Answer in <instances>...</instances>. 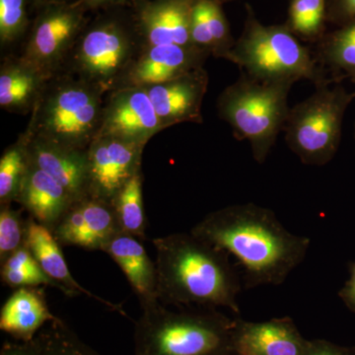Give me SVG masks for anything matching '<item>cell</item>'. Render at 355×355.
<instances>
[{
	"instance_id": "obj_1",
	"label": "cell",
	"mask_w": 355,
	"mask_h": 355,
	"mask_svg": "<svg viewBox=\"0 0 355 355\" xmlns=\"http://www.w3.org/2000/svg\"><path fill=\"white\" fill-rule=\"evenodd\" d=\"M191 232L235 257L246 289L284 284L304 261L311 243L289 232L272 210L254 203L210 212Z\"/></svg>"
},
{
	"instance_id": "obj_2",
	"label": "cell",
	"mask_w": 355,
	"mask_h": 355,
	"mask_svg": "<svg viewBox=\"0 0 355 355\" xmlns=\"http://www.w3.org/2000/svg\"><path fill=\"white\" fill-rule=\"evenodd\" d=\"M153 245L159 302L240 312L238 296L244 286L227 253L191 232L156 238Z\"/></svg>"
},
{
	"instance_id": "obj_3",
	"label": "cell",
	"mask_w": 355,
	"mask_h": 355,
	"mask_svg": "<svg viewBox=\"0 0 355 355\" xmlns=\"http://www.w3.org/2000/svg\"><path fill=\"white\" fill-rule=\"evenodd\" d=\"M135 355H229L234 324L214 308L173 311L159 301L142 305Z\"/></svg>"
},
{
	"instance_id": "obj_4",
	"label": "cell",
	"mask_w": 355,
	"mask_h": 355,
	"mask_svg": "<svg viewBox=\"0 0 355 355\" xmlns=\"http://www.w3.org/2000/svg\"><path fill=\"white\" fill-rule=\"evenodd\" d=\"M225 60L257 80L294 84L305 79L316 87L334 81L326 76V70L317 58L286 23L263 25L249 3L241 36L236 40Z\"/></svg>"
},
{
	"instance_id": "obj_5",
	"label": "cell",
	"mask_w": 355,
	"mask_h": 355,
	"mask_svg": "<svg viewBox=\"0 0 355 355\" xmlns=\"http://www.w3.org/2000/svg\"><path fill=\"white\" fill-rule=\"evenodd\" d=\"M292 85L257 80L241 73L217 100L219 116L232 128L236 139L249 142L259 164L265 163L286 125Z\"/></svg>"
},
{
	"instance_id": "obj_6",
	"label": "cell",
	"mask_w": 355,
	"mask_h": 355,
	"mask_svg": "<svg viewBox=\"0 0 355 355\" xmlns=\"http://www.w3.org/2000/svg\"><path fill=\"white\" fill-rule=\"evenodd\" d=\"M101 89L65 77L46 83L33 110L27 133L86 150L99 132L105 105Z\"/></svg>"
},
{
	"instance_id": "obj_7",
	"label": "cell",
	"mask_w": 355,
	"mask_h": 355,
	"mask_svg": "<svg viewBox=\"0 0 355 355\" xmlns=\"http://www.w3.org/2000/svg\"><path fill=\"white\" fill-rule=\"evenodd\" d=\"M354 99L355 92L329 81L291 108L284 128L286 141L303 164L324 166L333 160L342 139L345 112Z\"/></svg>"
},
{
	"instance_id": "obj_8",
	"label": "cell",
	"mask_w": 355,
	"mask_h": 355,
	"mask_svg": "<svg viewBox=\"0 0 355 355\" xmlns=\"http://www.w3.org/2000/svg\"><path fill=\"white\" fill-rule=\"evenodd\" d=\"M133 31L114 17L85 27L71 51L77 77L105 93L120 87L135 60Z\"/></svg>"
},
{
	"instance_id": "obj_9",
	"label": "cell",
	"mask_w": 355,
	"mask_h": 355,
	"mask_svg": "<svg viewBox=\"0 0 355 355\" xmlns=\"http://www.w3.org/2000/svg\"><path fill=\"white\" fill-rule=\"evenodd\" d=\"M87 8L79 0L41 6L21 60L46 78L55 76L86 27Z\"/></svg>"
},
{
	"instance_id": "obj_10",
	"label": "cell",
	"mask_w": 355,
	"mask_h": 355,
	"mask_svg": "<svg viewBox=\"0 0 355 355\" xmlns=\"http://www.w3.org/2000/svg\"><path fill=\"white\" fill-rule=\"evenodd\" d=\"M146 146L119 137H95L87 148L89 196L112 202L121 189L141 172Z\"/></svg>"
},
{
	"instance_id": "obj_11",
	"label": "cell",
	"mask_w": 355,
	"mask_h": 355,
	"mask_svg": "<svg viewBox=\"0 0 355 355\" xmlns=\"http://www.w3.org/2000/svg\"><path fill=\"white\" fill-rule=\"evenodd\" d=\"M163 130L146 88L125 86L112 91L96 137H114L146 144Z\"/></svg>"
},
{
	"instance_id": "obj_12",
	"label": "cell",
	"mask_w": 355,
	"mask_h": 355,
	"mask_svg": "<svg viewBox=\"0 0 355 355\" xmlns=\"http://www.w3.org/2000/svg\"><path fill=\"white\" fill-rule=\"evenodd\" d=\"M121 232L113 205L90 196L74 202L53 230L60 246L90 251H103Z\"/></svg>"
},
{
	"instance_id": "obj_13",
	"label": "cell",
	"mask_w": 355,
	"mask_h": 355,
	"mask_svg": "<svg viewBox=\"0 0 355 355\" xmlns=\"http://www.w3.org/2000/svg\"><path fill=\"white\" fill-rule=\"evenodd\" d=\"M207 86L209 76L202 67L172 80L142 87L165 130L178 123H202V106Z\"/></svg>"
},
{
	"instance_id": "obj_14",
	"label": "cell",
	"mask_w": 355,
	"mask_h": 355,
	"mask_svg": "<svg viewBox=\"0 0 355 355\" xmlns=\"http://www.w3.org/2000/svg\"><path fill=\"white\" fill-rule=\"evenodd\" d=\"M196 0H144L137 2L135 28L144 46H193L191 18Z\"/></svg>"
},
{
	"instance_id": "obj_15",
	"label": "cell",
	"mask_w": 355,
	"mask_h": 355,
	"mask_svg": "<svg viewBox=\"0 0 355 355\" xmlns=\"http://www.w3.org/2000/svg\"><path fill=\"white\" fill-rule=\"evenodd\" d=\"M209 55V51L193 44L144 46L128 69L121 87L148 86L172 80L202 69Z\"/></svg>"
},
{
	"instance_id": "obj_16",
	"label": "cell",
	"mask_w": 355,
	"mask_h": 355,
	"mask_svg": "<svg viewBox=\"0 0 355 355\" xmlns=\"http://www.w3.org/2000/svg\"><path fill=\"white\" fill-rule=\"evenodd\" d=\"M32 163L48 173L76 202L88 197L87 149L69 148L26 132Z\"/></svg>"
},
{
	"instance_id": "obj_17",
	"label": "cell",
	"mask_w": 355,
	"mask_h": 355,
	"mask_svg": "<svg viewBox=\"0 0 355 355\" xmlns=\"http://www.w3.org/2000/svg\"><path fill=\"white\" fill-rule=\"evenodd\" d=\"M306 345L288 318L239 322L233 328V350L238 355H303Z\"/></svg>"
},
{
	"instance_id": "obj_18",
	"label": "cell",
	"mask_w": 355,
	"mask_h": 355,
	"mask_svg": "<svg viewBox=\"0 0 355 355\" xmlns=\"http://www.w3.org/2000/svg\"><path fill=\"white\" fill-rule=\"evenodd\" d=\"M16 202L35 221L53 232L76 200L62 184L31 161Z\"/></svg>"
},
{
	"instance_id": "obj_19",
	"label": "cell",
	"mask_w": 355,
	"mask_h": 355,
	"mask_svg": "<svg viewBox=\"0 0 355 355\" xmlns=\"http://www.w3.org/2000/svg\"><path fill=\"white\" fill-rule=\"evenodd\" d=\"M25 244L36 261H38L39 265L43 268L44 272L51 279L69 289L76 296L84 294V295L93 298L101 304L106 306L109 309L116 311L123 316H128L127 313L123 311V306L105 300L100 296L96 295L81 286L74 279L73 275L70 272L62 249H60L62 246L55 239L53 233L50 229L44 227L30 216L27 219Z\"/></svg>"
},
{
	"instance_id": "obj_20",
	"label": "cell",
	"mask_w": 355,
	"mask_h": 355,
	"mask_svg": "<svg viewBox=\"0 0 355 355\" xmlns=\"http://www.w3.org/2000/svg\"><path fill=\"white\" fill-rule=\"evenodd\" d=\"M125 273L140 305L158 300L157 268L139 238L119 233L103 249ZM159 301V300H158Z\"/></svg>"
},
{
	"instance_id": "obj_21",
	"label": "cell",
	"mask_w": 355,
	"mask_h": 355,
	"mask_svg": "<svg viewBox=\"0 0 355 355\" xmlns=\"http://www.w3.org/2000/svg\"><path fill=\"white\" fill-rule=\"evenodd\" d=\"M58 317L51 312L43 289H15L0 311V329L22 343L31 342L46 323Z\"/></svg>"
},
{
	"instance_id": "obj_22",
	"label": "cell",
	"mask_w": 355,
	"mask_h": 355,
	"mask_svg": "<svg viewBox=\"0 0 355 355\" xmlns=\"http://www.w3.org/2000/svg\"><path fill=\"white\" fill-rule=\"evenodd\" d=\"M49 80L21 58L4 62L0 69V106L10 113L33 111Z\"/></svg>"
},
{
	"instance_id": "obj_23",
	"label": "cell",
	"mask_w": 355,
	"mask_h": 355,
	"mask_svg": "<svg viewBox=\"0 0 355 355\" xmlns=\"http://www.w3.org/2000/svg\"><path fill=\"white\" fill-rule=\"evenodd\" d=\"M318 44L317 60L331 79L340 83L355 74V19L327 32Z\"/></svg>"
},
{
	"instance_id": "obj_24",
	"label": "cell",
	"mask_w": 355,
	"mask_h": 355,
	"mask_svg": "<svg viewBox=\"0 0 355 355\" xmlns=\"http://www.w3.org/2000/svg\"><path fill=\"white\" fill-rule=\"evenodd\" d=\"M0 275L2 282L11 288L44 286L58 289L67 297L76 296L69 289L51 279L44 272L26 244L14 252L4 263H1Z\"/></svg>"
},
{
	"instance_id": "obj_25",
	"label": "cell",
	"mask_w": 355,
	"mask_h": 355,
	"mask_svg": "<svg viewBox=\"0 0 355 355\" xmlns=\"http://www.w3.org/2000/svg\"><path fill=\"white\" fill-rule=\"evenodd\" d=\"M30 165L28 140L23 135L6 149L0 158V205H11L17 200Z\"/></svg>"
},
{
	"instance_id": "obj_26",
	"label": "cell",
	"mask_w": 355,
	"mask_h": 355,
	"mask_svg": "<svg viewBox=\"0 0 355 355\" xmlns=\"http://www.w3.org/2000/svg\"><path fill=\"white\" fill-rule=\"evenodd\" d=\"M286 25L300 41L319 43L327 34V0H291Z\"/></svg>"
},
{
	"instance_id": "obj_27",
	"label": "cell",
	"mask_w": 355,
	"mask_h": 355,
	"mask_svg": "<svg viewBox=\"0 0 355 355\" xmlns=\"http://www.w3.org/2000/svg\"><path fill=\"white\" fill-rule=\"evenodd\" d=\"M123 232L139 240L146 237V217L142 198L141 172L135 175L112 200Z\"/></svg>"
},
{
	"instance_id": "obj_28",
	"label": "cell",
	"mask_w": 355,
	"mask_h": 355,
	"mask_svg": "<svg viewBox=\"0 0 355 355\" xmlns=\"http://www.w3.org/2000/svg\"><path fill=\"white\" fill-rule=\"evenodd\" d=\"M41 355H99L58 318L36 336Z\"/></svg>"
},
{
	"instance_id": "obj_29",
	"label": "cell",
	"mask_w": 355,
	"mask_h": 355,
	"mask_svg": "<svg viewBox=\"0 0 355 355\" xmlns=\"http://www.w3.org/2000/svg\"><path fill=\"white\" fill-rule=\"evenodd\" d=\"M32 0H0V42L1 46L23 38L29 26L28 6Z\"/></svg>"
},
{
	"instance_id": "obj_30",
	"label": "cell",
	"mask_w": 355,
	"mask_h": 355,
	"mask_svg": "<svg viewBox=\"0 0 355 355\" xmlns=\"http://www.w3.org/2000/svg\"><path fill=\"white\" fill-rule=\"evenodd\" d=\"M27 220L10 205H0V263L25 245Z\"/></svg>"
},
{
	"instance_id": "obj_31",
	"label": "cell",
	"mask_w": 355,
	"mask_h": 355,
	"mask_svg": "<svg viewBox=\"0 0 355 355\" xmlns=\"http://www.w3.org/2000/svg\"><path fill=\"white\" fill-rule=\"evenodd\" d=\"M210 34L214 42L216 58H225L234 46L236 40L231 35L230 26L221 4L202 0Z\"/></svg>"
},
{
	"instance_id": "obj_32",
	"label": "cell",
	"mask_w": 355,
	"mask_h": 355,
	"mask_svg": "<svg viewBox=\"0 0 355 355\" xmlns=\"http://www.w3.org/2000/svg\"><path fill=\"white\" fill-rule=\"evenodd\" d=\"M191 40L193 46L214 53V42L210 34L202 0H196L191 18Z\"/></svg>"
},
{
	"instance_id": "obj_33",
	"label": "cell",
	"mask_w": 355,
	"mask_h": 355,
	"mask_svg": "<svg viewBox=\"0 0 355 355\" xmlns=\"http://www.w3.org/2000/svg\"><path fill=\"white\" fill-rule=\"evenodd\" d=\"M355 19V0H327L328 24L340 27Z\"/></svg>"
},
{
	"instance_id": "obj_34",
	"label": "cell",
	"mask_w": 355,
	"mask_h": 355,
	"mask_svg": "<svg viewBox=\"0 0 355 355\" xmlns=\"http://www.w3.org/2000/svg\"><path fill=\"white\" fill-rule=\"evenodd\" d=\"M0 355H41L37 338L27 343H6L2 345Z\"/></svg>"
},
{
	"instance_id": "obj_35",
	"label": "cell",
	"mask_w": 355,
	"mask_h": 355,
	"mask_svg": "<svg viewBox=\"0 0 355 355\" xmlns=\"http://www.w3.org/2000/svg\"><path fill=\"white\" fill-rule=\"evenodd\" d=\"M349 277L343 284L338 295L345 305L355 313V261L349 266Z\"/></svg>"
},
{
	"instance_id": "obj_36",
	"label": "cell",
	"mask_w": 355,
	"mask_h": 355,
	"mask_svg": "<svg viewBox=\"0 0 355 355\" xmlns=\"http://www.w3.org/2000/svg\"><path fill=\"white\" fill-rule=\"evenodd\" d=\"M303 355H355V352L333 347L327 343L318 342L307 343Z\"/></svg>"
},
{
	"instance_id": "obj_37",
	"label": "cell",
	"mask_w": 355,
	"mask_h": 355,
	"mask_svg": "<svg viewBox=\"0 0 355 355\" xmlns=\"http://www.w3.org/2000/svg\"><path fill=\"white\" fill-rule=\"evenodd\" d=\"M79 1L88 10V9L110 8V7L120 6L127 3L130 0H79Z\"/></svg>"
},
{
	"instance_id": "obj_38",
	"label": "cell",
	"mask_w": 355,
	"mask_h": 355,
	"mask_svg": "<svg viewBox=\"0 0 355 355\" xmlns=\"http://www.w3.org/2000/svg\"><path fill=\"white\" fill-rule=\"evenodd\" d=\"M67 1V0H32L35 4H38L40 6H46V4L53 3V2Z\"/></svg>"
},
{
	"instance_id": "obj_39",
	"label": "cell",
	"mask_w": 355,
	"mask_h": 355,
	"mask_svg": "<svg viewBox=\"0 0 355 355\" xmlns=\"http://www.w3.org/2000/svg\"><path fill=\"white\" fill-rule=\"evenodd\" d=\"M207 1L216 2V3L221 4V6H223L224 3L233 1V0H207Z\"/></svg>"
},
{
	"instance_id": "obj_40",
	"label": "cell",
	"mask_w": 355,
	"mask_h": 355,
	"mask_svg": "<svg viewBox=\"0 0 355 355\" xmlns=\"http://www.w3.org/2000/svg\"><path fill=\"white\" fill-rule=\"evenodd\" d=\"M350 80L352 81V83H354L355 84V74H354V76H350Z\"/></svg>"
},
{
	"instance_id": "obj_41",
	"label": "cell",
	"mask_w": 355,
	"mask_h": 355,
	"mask_svg": "<svg viewBox=\"0 0 355 355\" xmlns=\"http://www.w3.org/2000/svg\"><path fill=\"white\" fill-rule=\"evenodd\" d=\"M354 139H355V125H354Z\"/></svg>"
}]
</instances>
